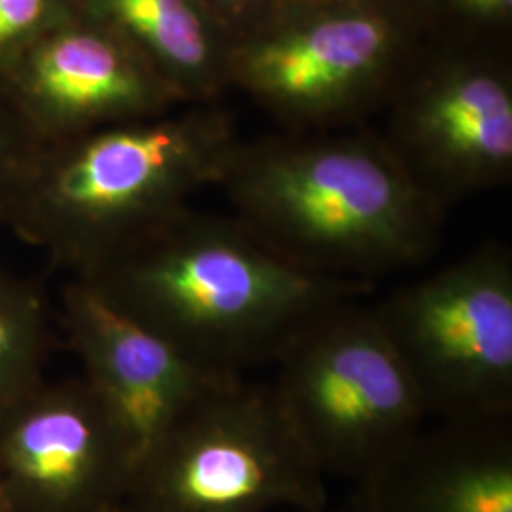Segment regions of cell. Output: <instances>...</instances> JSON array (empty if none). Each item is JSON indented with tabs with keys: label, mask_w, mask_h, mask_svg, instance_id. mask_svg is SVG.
Segmentation results:
<instances>
[{
	"label": "cell",
	"mask_w": 512,
	"mask_h": 512,
	"mask_svg": "<svg viewBox=\"0 0 512 512\" xmlns=\"http://www.w3.org/2000/svg\"><path fill=\"white\" fill-rule=\"evenodd\" d=\"M80 12L109 27L181 105L215 103L228 90V50L200 0H80Z\"/></svg>",
	"instance_id": "cell-13"
},
{
	"label": "cell",
	"mask_w": 512,
	"mask_h": 512,
	"mask_svg": "<svg viewBox=\"0 0 512 512\" xmlns=\"http://www.w3.org/2000/svg\"><path fill=\"white\" fill-rule=\"evenodd\" d=\"M78 12L80 0H0V73Z\"/></svg>",
	"instance_id": "cell-15"
},
{
	"label": "cell",
	"mask_w": 512,
	"mask_h": 512,
	"mask_svg": "<svg viewBox=\"0 0 512 512\" xmlns=\"http://www.w3.org/2000/svg\"><path fill=\"white\" fill-rule=\"evenodd\" d=\"M429 416H512V260L484 247L374 308Z\"/></svg>",
	"instance_id": "cell-6"
},
{
	"label": "cell",
	"mask_w": 512,
	"mask_h": 512,
	"mask_svg": "<svg viewBox=\"0 0 512 512\" xmlns=\"http://www.w3.org/2000/svg\"><path fill=\"white\" fill-rule=\"evenodd\" d=\"M207 10H217L224 16L238 19L247 16L258 0H200Z\"/></svg>",
	"instance_id": "cell-18"
},
{
	"label": "cell",
	"mask_w": 512,
	"mask_h": 512,
	"mask_svg": "<svg viewBox=\"0 0 512 512\" xmlns=\"http://www.w3.org/2000/svg\"><path fill=\"white\" fill-rule=\"evenodd\" d=\"M399 54L401 33L387 14L338 4L232 46L228 88L293 133L329 131L389 97Z\"/></svg>",
	"instance_id": "cell-7"
},
{
	"label": "cell",
	"mask_w": 512,
	"mask_h": 512,
	"mask_svg": "<svg viewBox=\"0 0 512 512\" xmlns=\"http://www.w3.org/2000/svg\"><path fill=\"white\" fill-rule=\"evenodd\" d=\"M325 512H359L357 511V509H355V505H353V503H351V501H349L348 505H346V507H342V509H336V511H329V509H327V511Z\"/></svg>",
	"instance_id": "cell-20"
},
{
	"label": "cell",
	"mask_w": 512,
	"mask_h": 512,
	"mask_svg": "<svg viewBox=\"0 0 512 512\" xmlns=\"http://www.w3.org/2000/svg\"><path fill=\"white\" fill-rule=\"evenodd\" d=\"M40 145L0 90V230L10 224L21 184Z\"/></svg>",
	"instance_id": "cell-16"
},
{
	"label": "cell",
	"mask_w": 512,
	"mask_h": 512,
	"mask_svg": "<svg viewBox=\"0 0 512 512\" xmlns=\"http://www.w3.org/2000/svg\"><path fill=\"white\" fill-rule=\"evenodd\" d=\"M461 12L482 19H501L509 16L512 0H452Z\"/></svg>",
	"instance_id": "cell-17"
},
{
	"label": "cell",
	"mask_w": 512,
	"mask_h": 512,
	"mask_svg": "<svg viewBox=\"0 0 512 512\" xmlns=\"http://www.w3.org/2000/svg\"><path fill=\"white\" fill-rule=\"evenodd\" d=\"M131 512H325L329 494L272 384L226 378L135 463Z\"/></svg>",
	"instance_id": "cell-4"
},
{
	"label": "cell",
	"mask_w": 512,
	"mask_h": 512,
	"mask_svg": "<svg viewBox=\"0 0 512 512\" xmlns=\"http://www.w3.org/2000/svg\"><path fill=\"white\" fill-rule=\"evenodd\" d=\"M135 448L84 378L42 380L0 412V478L14 512H110L126 503Z\"/></svg>",
	"instance_id": "cell-8"
},
{
	"label": "cell",
	"mask_w": 512,
	"mask_h": 512,
	"mask_svg": "<svg viewBox=\"0 0 512 512\" xmlns=\"http://www.w3.org/2000/svg\"><path fill=\"white\" fill-rule=\"evenodd\" d=\"M219 188L239 222L319 274L368 281L433 253L442 203L374 133H293L241 145Z\"/></svg>",
	"instance_id": "cell-2"
},
{
	"label": "cell",
	"mask_w": 512,
	"mask_h": 512,
	"mask_svg": "<svg viewBox=\"0 0 512 512\" xmlns=\"http://www.w3.org/2000/svg\"><path fill=\"white\" fill-rule=\"evenodd\" d=\"M275 365V397L325 476L361 482L429 418L376 311L355 300L311 321Z\"/></svg>",
	"instance_id": "cell-5"
},
{
	"label": "cell",
	"mask_w": 512,
	"mask_h": 512,
	"mask_svg": "<svg viewBox=\"0 0 512 512\" xmlns=\"http://www.w3.org/2000/svg\"><path fill=\"white\" fill-rule=\"evenodd\" d=\"M59 321L84 380L126 427L135 463L211 387L239 378L192 363L76 277L63 289Z\"/></svg>",
	"instance_id": "cell-11"
},
{
	"label": "cell",
	"mask_w": 512,
	"mask_h": 512,
	"mask_svg": "<svg viewBox=\"0 0 512 512\" xmlns=\"http://www.w3.org/2000/svg\"><path fill=\"white\" fill-rule=\"evenodd\" d=\"M110 512H131V511H129L128 507H124V505H122V507H118V509H114V511H110Z\"/></svg>",
	"instance_id": "cell-22"
},
{
	"label": "cell",
	"mask_w": 512,
	"mask_h": 512,
	"mask_svg": "<svg viewBox=\"0 0 512 512\" xmlns=\"http://www.w3.org/2000/svg\"><path fill=\"white\" fill-rule=\"evenodd\" d=\"M387 145L442 205L512 175V78L478 59L439 63L393 86Z\"/></svg>",
	"instance_id": "cell-9"
},
{
	"label": "cell",
	"mask_w": 512,
	"mask_h": 512,
	"mask_svg": "<svg viewBox=\"0 0 512 512\" xmlns=\"http://www.w3.org/2000/svg\"><path fill=\"white\" fill-rule=\"evenodd\" d=\"M359 512H512V416L440 420L357 482Z\"/></svg>",
	"instance_id": "cell-12"
},
{
	"label": "cell",
	"mask_w": 512,
	"mask_h": 512,
	"mask_svg": "<svg viewBox=\"0 0 512 512\" xmlns=\"http://www.w3.org/2000/svg\"><path fill=\"white\" fill-rule=\"evenodd\" d=\"M238 147L213 103L42 143L8 230L80 275L217 186Z\"/></svg>",
	"instance_id": "cell-3"
},
{
	"label": "cell",
	"mask_w": 512,
	"mask_h": 512,
	"mask_svg": "<svg viewBox=\"0 0 512 512\" xmlns=\"http://www.w3.org/2000/svg\"><path fill=\"white\" fill-rule=\"evenodd\" d=\"M321 2H336V4H359V0H321Z\"/></svg>",
	"instance_id": "cell-21"
},
{
	"label": "cell",
	"mask_w": 512,
	"mask_h": 512,
	"mask_svg": "<svg viewBox=\"0 0 512 512\" xmlns=\"http://www.w3.org/2000/svg\"><path fill=\"white\" fill-rule=\"evenodd\" d=\"M73 277L222 376L275 363L319 315L370 293L368 281L294 262L239 220L188 207Z\"/></svg>",
	"instance_id": "cell-1"
},
{
	"label": "cell",
	"mask_w": 512,
	"mask_h": 512,
	"mask_svg": "<svg viewBox=\"0 0 512 512\" xmlns=\"http://www.w3.org/2000/svg\"><path fill=\"white\" fill-rule=\"evenodd\" d=\"M54 348L48 298L0 266V412L44 380Z\"/></svg>",
	"instance_id": "cell-14"
},
{
	"label": "cell",
	"mask_w": 512,
	"mask_h": 512,
	"mask_svg": "<svg viewBox=\"0 0 512 512\" xmlns=\"http://www.w3.org/2000/svg\"><path fill=\"white\" fill-rule=\"evenodd\" d=\"M0 90L40 143L181 107L122 38L82 12L12 61Z\"/></svg>",
	"instance_id": "cell-10"
},
{
	"label": "cell",
	"mask_w": 512,
	"mask_h": 512,
	"mask_svg": "<svg viewBox=\"0 0 512 512\" xmlns=\"http://www.w3.org/2000/svg\"><path fill=\"white\" fill-rule=\"evenodd\" d=\"M0 512H14L12 511V503H10V497H8V492H6V486L2 482V478H0Z\"/></svg>",
	"instance_id": "cell-19"
}]
</instances>
